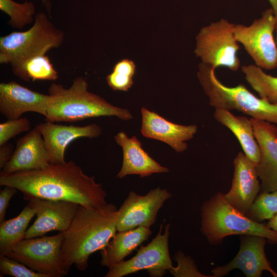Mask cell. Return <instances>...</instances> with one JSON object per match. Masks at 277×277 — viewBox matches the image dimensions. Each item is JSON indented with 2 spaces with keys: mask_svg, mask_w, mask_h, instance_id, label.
<instances>
[{
  "mask_svg": "<svg viewBox=\"0 0 277 277\" xmlns=\"http://www.w3.org/2000/svg\"><path fill=\"white\" fill-rule=\"evenodd\" d=\"M64 236L65 232H60L53 236L25 239L6 255L47 277L64 276L62 266Z\"/></svg>",
  "mask_w": 277,
  "mask_h": 277,
  "instance_id": "ba28073f",
  "label": "cell"
},
{
  "mask_svg": "<svg viewBox=\"0 0 277 277\" xmlns=\"http://www.w3.org/2000/svg\"><path fill=\"white\" fill-rule=\"evenodd\" d=\"M241 70L247 82L260 97L277 103V77L266 74L256 65L243 66Z\"/></svg>",
  "mask_w": 277,
  "mask_h": 277,
  "instance_id": "cb8c5ba5",
  "label": "cell"
},
{
  "mask_svg": "<svg viewBox=\"0 0 277 277\" xmlns=\"http://www.w3.org/2000/svg\"><path fill=\"white\" fill-rule=\"evenodd\" d=\"M118 209L112 203L100 208L79 205L65 232L62 266L65 275L74 265L80 271L88 267L90 256L104 248L116 233Z\"/></svg>",
  "mask_w": 277,
  "mask_h": 277,
  "instance_id": "7a4b0ae2",
  "label": "cell"
},
{
  "mask_svg": "<svg viewBox=\"0 0 277 277\" xmlns=\"http://www.w3.org/2000/svg\"><path fill=\"white\" fill-rule=\"evenodd\" d=\"M275 18L272 8L264 10L262 16L247 26L236 25L234 36L241 43L255 65L262 69L272 70L277 67V46L273 32Z\"/></svg>",
  "mask_w": 277,
  "mask_h": 277,
  "instance_id": "9c48e42d",
  "label": "cell"
},
{
  "mask_svg": "<svg viewBox=\"0 0 277 277\" xmlns=\"http://www.w3.org/2000/svg\"><path fill=\"white\" fill-rule=\"evenodd\" d=\"M0 272L1 276L47 277L45 274L34 271L23 263L6 255H0Z\"/></svg>",
  "mask_w": 277,
  "mask_h": 277,
  "instance_id": "f1b7e54d",
  "label": "cell"
},
{
  "mask_svg": "<svg viewBox=\"0 0 277 277\" xmlns=\"http://www.w3.org/2000/svg\"><path fill=\"white\" fill-rule=\"evenodd\" d=\"M171 194L166 189L157 187L141 195L131 191L118 209L117 231L138 226L150 228L156 221L157 213Z\"/></svg>",
  "mask_w": 277,
  "mask_h": 277,
  "instance_id": "8fae6325",
  "label": "cell"
},
{
  "mask_svg": "<svg viewBox=\"0 0 277 277\" xmlns=\"http://www.w3.org/2000/svg\"><path fill=\"white\" fill-rule=\"evenodd\" d=\"M135 72L134 62L128 59L118 62L106 77L109 86L114 91H128L132 86Z\"/></svg>",
  "mask_w": 277,
  "mask_h": 277,
  "instance_id": "83f0119b",
  "label": "cell"
},
{
  "mask_svg": "<svg viewBox=\"0 0 277 277\" xmlns=\"http://www.w3.org/2000/svg\"><path fill=\"white\" fill-rule=\"evenodd\" d=\"M47 10L49 15L51 16V5L50 0H40Z\"/></svg>",
  "mask_w": 277,
  "mask_h": 277,
  "instance_id": "d590c367",
  "label": "cell"
},
{
  "mask_svg": "<svg viewBox=\"0 0 277 277\" xmlns=\"http://www.w3.org/2000/svg\"><path fill=\"white\" fill-rule=\"evenodd\" d=\"M266 225L269 228L277 231V214L269 220Z\"/></svg>",
  "mask_w": 277,
  "mask_h": 277,
  "instance_id": "e575fe53",
  "label": "cell"
},
{
  "mask_svg": "<svg viewBox=\"0 0 277 277\" xmlns=\"http://www.w3.org/2000/svg\"><path fill=\"white\" fill-rule=\"evenodd\" d=\"M28 204L35 211L36 218L28 228L25 239L44 235L52 231L65 232L72 222L79 204L66 201L31 197Z\"/></svg>",
  "mask_w": 277,
  "mask_h": 277,
  "instance_id": "7c38bea8",
  "label": "cell"
},
{
  "mask_svg": "<svg viewBox=\"0 0 277 277\" xmlns=\"http://www.w3.org/2000/svg\"><path fill=\"white\" fill-rule=\"evenodd\" d=\"M160 226L156 236L147 245L142 246L130 260L123 261L109 268L105 277H123L140 271L148 272L152 277L163 276L173 265L169 252L168 241L170 224L162 233Z\"/></svg>",
  "mask_w": 277,
  "mask_h": 277,
  "instance_id": "30bf717a",
  "label": "cell"
},
{
  "mask_svg": "<svg viewBox=\"0 0 277 277\" xmlns=\"http://www.w3.org/2000/svg\"><path fill=\"white\" fill-rule=\"evenodd\" d=\"M31 123L25 117L9 120L0 124V146L23 132L28 131Z\"/></svg>",
  "mask_w": 277,
  "mask_h": 277,
  "instance_id": "f546056e",
  "label": "cell"
},
{
  "mask_svg": "<svg viewBox=\"0 0 277 277\" xmlns=\"http://www.w3.org/2000/svg\"><path fill=\"white\" fill-rule=\"evenodd\" d=\"M35 214L27 204L17 216L0 223V255H7L25 239L29 224Z\"/></svg>",
  "mask_w": 277,
  "mask_h": 277,
  "instance_id": "603a6c76",
  "label": "cell"
},
{
  "mask_svg": "<svg viewBox=\"0 0 277 277\" xmlns=\"http://www.w3.org/2000/svg\"><path fill=\"white\" fill-rule=\"evenodd\" d=\"M270 4L272 7V9L274 12V14L275 18V33L276 36V40L277 41V0H269Z\"/></svg>",
  "mask_w": 277,
  "mask_h": 277,
  "instance_id": "836d02e7",
  "label": "cell"
},
{
  "mask_svg": "<svg viewBox=\"0 0 277 277\" xmlns=\"http://www.w3.org/2000/svg\"><path fill=\"white\" fill-rule=\"evenodd\" d=\"M64 36V32L46 14L39 12L29 29L12 32L0 37V63L10 64L16 75L27 60L58 48L63 43Z\"/></svg>",
  "mask_w": 277,
  "mask_h": 277,
  "instance_id": "8992f818",
  "label": "cell"
},
{
  "mask_svg": "<svg viewBox=\"0 0 277 277\" xmlns=\"http://www.w3.org/2000/svg\"><path fill=\"white\" fill-rule=\"evenodd\" d=\"M116 144L123 150V160L117 177L122 179L128 175H139L141 177L149 176L153 173L169 172L167 167L161 165L146 152L141 142L133 135L129 137L124 131L114 136Z\"/></svg>",
  "mask_w": 277,
  "mask_h": 277,
  "instance_id": "ffe728a7",
  "label": "cell"
},
{
  "mask_svg": "<svg viewBox=\"0 0 277 277\" xmlns=\"http://www.w3.org/2000/svg\"><path fill=\"white\" fill-rule=\"evenodd\" d=\"M174 260L178 265L169 271L174 276H211L200 272L193 260L189 256H185L180 251L174 255Z\"/></svg>",
  "mask_w": 277,
  "mask_h": 277,
  "instance_id": "4dcf8cb0",
  "label": "cell"
},
{
  "mask_svg": "<svg viewBox=\"0 0 277 277\" xmlns=\"http://www.w3.org/2000/svg\"><path fill=\"white\" fill-rule=\"evenodd\" d=\"M260 150L256 166L261 192L277 190V127L268 122L250 118Z\"/></svg>",
  "mask_w": 277,
  "mask_h": 277,
  "instance_id": "5bb4252c",
  "label": "cell"
},
{
  "mask_svg": "<svg viewBox=\"0 0 277 277\" xmlns=\"http://www.w3.org/2000/svg\"><path fill=\"white\" fill-rule=\"evenodd\" d=\"M17 189L13 187L5 186L0 192V223L5 220L7 208L9 202L13 196L15 194Z\"/></svg>",
  "mask_w": 277,
  "mask_h": 277,
  "instance_id": "1f68e13d",
  "label": "cell"
},
{
  "mask_svg": "<svg viewBox=\"0 0 277 277\" xmlns=\"http://www.w3.org/2000/svg\"><path fill=\"white\" fill-rule=\"evenodd\" d=\"M235 25L222 18L201 28L195 38L194 53L202 63L214 69L221 66L233 71L239 69L240 46L234 36Z\"/></svg>",
  "mask_w": 277,
  "mask_h": 277,
  "instance_id": "52a82bcc",
  "label": "cell"
},
{
  "mask_svg": "<svg viewBox=\"0 0 277 277\" xmlns=\"http://www.w3.org/2000/svg\"><path fill=\"white\" fill-rule=\"evenodd\" d=\"M16 76L26 82L37 80L55 81L58 75L45 54L33 56L27 60Z\"/></svg>",
  "mask_w": 277,
  "mask_h": 277,
  "instance_id": "d4e9b609",
  "label": "cell"
},
{
  "mask_svg": "<svg viewBox=\"0 0 277 277\" xmlns=\"http://www.w3.org/2000/svg\"><path fill=\"white\" fill-rule=\"evenodd\" d=\"M36 127L42 135L50 164L65 163L66 148L74 140L81 137L96 138L102 133V128L96 124L79 126L46 121Z\"/></svg>",
  "mask_w": 277,
  "mask_h": 277,
  "instance_id": "2e32d148",
  "label": "cell"
},
{
  "mask_svg": "<svg viewBox=\"0 0 277 277\" xmlns=\"http://www.w3.org/2000/svg\"><path fill=\"white\" fill-rule=\"evenodd\" d=\"M277 214V190L261 192L246 215L256 222L269 220Z\"/></svg>",
  "mask_w": 277,
  "mask_h": 277,
  "instance_id": "4316f807",
  "label": "cell"
},
{
  "mask_svg": "<svg viewBox=\"0 0 277 277\" xmlns=\"http://www.w3.org/2000/svg\"><path fill=\"white\" fill-rule=\"evenodd\" d=\"M215 120L229 129L238 140L244 154L256 166L260 159V150L255 138L251 118L236 116L224 109H215Z\"/></svg>",
  "mask_w": 277,
  "mask_h": 277,
  "instance_id": "7402d4cb",
  "label": "cell"
},
{
  "mask_svg": "<svg viewBox=\"0 0 277 277\" xmlns=\"http://www.w3.org/2000/svg\"><path fill=\"white\" fill-rule=\"evenodd\" d=\"M141 111L142 134L145 137L168 144L177 152L187 150L186 142L192 139L197 131L195 125H182L173 123L145 107H143Z\"/></svg>",
  "mask_w": 277,
  "mask_h": 277,
  "instance_id": "ac0fdd59",
  "label": "cell"
},
{
  "mask_svg": "<svg viewBox=\"0 0 277 277\" xmlns=\"http://www.w3.org/2000/svg\"><path fill=\"white\" fill-rule=\"evenodd\" d=\"M50 164L42 135L35 126L16 141V146L10 161L1 171L5 174L40 169Z\"/></svg>",
  "mask_w": 277,
  "mask_h": 277,
  "instance_id": "d6986e66",
  "label": "cell"
},
{
  "mask_svg": "<svg viewBox=\"0 0 277 277\" xmlns=\"http://www.w3.org/2000/svg\"><path fill=\"white\" fill-rule=\"evenodd\" d=\"M266 239L254 235H243L240 248L234 258L229 263L212 270L213 277L223 276L234 269L241 270L247 277H260L264 271L274 277L277 272L271 267L265 253Z\"/></svg>",
  "mask_w": 277,
  "mask_h": 277,
  "instance_id": "4fadbf2b",
  "label": "cell"
},
{
  "mask_svg": "<svg viewBox=\"0 0 277 277\" xmlns=\"http://www.w3.org/2000/svg\"><path fill=\"white\" fill-rule=\"evenodd\" d=\"M51 99L49 94L33 91L14 81L0 84V112L9 120L20 118L26 112L45 117Z\"/></svg>",
  "mask_w": 277,
  "mask_h": 277,
  "instance_id": "9a60e30c",
  "label": "cell"
},
{
  "mask_svg": "<svg viewBox=\"0 0 277 277\" xmlns=\"http://www.w3.org/2000/svg\"><path fill=\"white\" fill-rule=\"evenodd\" d=\"M13 146L11 143H6L0 146V168L3 169L11 159L13 152Z\"/></svg>",
  "mask_w": 277,
  "mask_h": 277,
  "instance_id": "d6a6232c",
  "label": "cell"
},
{
  "mask_svg": "<svg viewBox=\"0 0 277 277\" xmlns=\"http://www.w3.org/2000/svg\"><path fill=\"white\" fill-rule=\"evenodd\" d=\"M215 69L201 63L199 65L197 78L209 99V104L215 109L236 110L261 120L277 125V103L258 97L243 84L228 87L216 77Z\"/></svg>",
  "mask_w": 277,
  "mask_h": 277,
  "instance_id": "5b68a950",
  "label": "cell"
},
{
  "mask_svg": "<svg viewBox=\"0 0 277 277\" xmlns=\"http://www.w3.org/2000/svg\"><path fill=\"white\" fill-rule=\"evenodd\" d=\"M233 166L231 187L224 195L231 205L246 215L260 190L256 168L242 152L234 158Z\"/></svg>",
  "mask_w": 277,
  "mask_h": 277,
  "instance_id": "e0dca14e",
  "label": "cell"
},
{
  "mask_svg": "<svg viewBox=\"0 0 277 277\" xmlns=\"http://www.w3.org/2000/svg\"><path fill=\"white\" fill-rule=\"evenodd\" d=\"M201 231L209 242L217 244L231 235H254L277 244V231L256 222L231 205L220 192L206 201L201 209Z\"/></svg>",
  "mask_w": 277,
  "mask_h": 277,
  "instance_id": "277c9868",
  "label": "cell"
},
{
  "mask_svg": "<svg viewBox=\"0 0 277 277\" xmlns=\"http://www.w3.org/2000/svg\"><path fill=\"white\" fill-rule=\"evenodd\" d=\"M0 9L9 15V24L14 28L23 29L33 22L35 16L33 3L25 1L18 3L13 0H0Z\"/></svg>",
  "mask_w": 277,
  "mask_h": 277,
  "instance_id": "484cf974",
  "label": "cell"
},
{
  "mask_svg": "<svg viewBox=\"0 0 277 277\" xmlns=\"http://www.w3.org/2000/svg\"><path fill=\"white\" fill-rule=\"evenodd\" d=\"M151 234L150 228L144 226L117 231L107 245L101 250L100 264L109 269L124 261L144 242L148 241Z\"/></svg>",
  "mask_w": 277,
  "mask_h": 277,
  "instance_id": "44dd1931",
  "label": "cell"
},
{
  "mask_svg": "<svg viewBox=\"0 0 277 277\" xmlns=\"http://www.w3.org/2000/svg\"><path fill=\"white\" fill-rule=\"evenodd\" d=\"M88 84L82 77L76 78L69 88L52 83L48 91L51 99L46 121L75 122L100 116H116L128 121L133 118L128 109L115 106L88 90Z\"/></svg>",
  "mask_w": 277,
  "mask_h": 277,
  "instance_id": "3957f363",
  "label": "cell"
},
{
  "mask_svg": "<svg viewBox=\"0 0 277 277\" xmlns=\"http://www.w3.org/2000/svg\"><path fill=\"white\" fill-rule=\"evenodd\" d=\"M0 185L16 188L26 200L37 197L66 201L92 208L107 204L102 184L86 174L73 161L10 174L1 171Z\"/></svg>",
  "mask_w": 277,
  "mask_h": 277,
  "instance_id": "6da1fadb",
  "label": "cell"
}]
</instances>
